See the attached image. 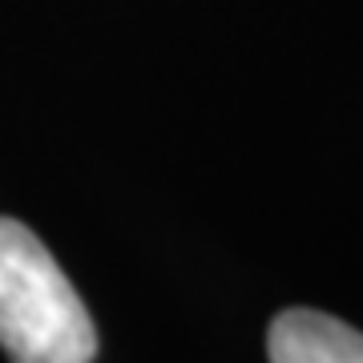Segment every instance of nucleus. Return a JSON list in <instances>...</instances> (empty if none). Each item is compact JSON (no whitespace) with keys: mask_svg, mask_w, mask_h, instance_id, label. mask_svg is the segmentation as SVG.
<instances>
[{"mask_svg":"<svg viewBox=\"0 0 363 363\" xmlns=\"http://www.w3.org/2000/svg\"><path fill=\"white\" fill-rule=\"evenodd\" d=\"M0 351L9 363H93L97 323L25 222L0 218Z\"/></svg>","mask_w":363,"mask_h":363,"instance_id":"1","label":"nucleus"},{"mask_svg":"<svg viewBox=\"0 0 363 363\" xmlns=\"http://www.w3.org/2000/svg\"><path fill=\"white\" fill-rule=\"evenodd\" d=\"M267 355L271 363H363V331L335 315L295 307L274 315Z\"/></svg>","mask_w":363,"mask_h":363,"instance_id":"2","label":"nucleus"}]
</instances>
